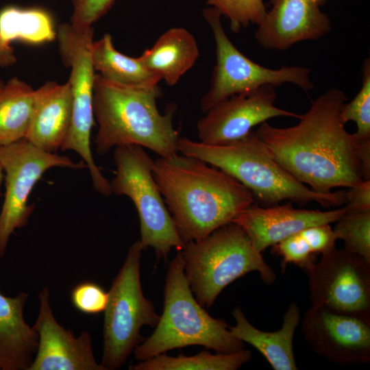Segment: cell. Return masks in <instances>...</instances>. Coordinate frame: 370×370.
I'll return each instance as SVG.
<instances>
[{
	"label": "cell",
	"mask_w": 370,
	"mask_h": 370,
	"mask_svg": "<svg viewBox=\"0 0 370 370\" xmlns=\"http://www.w3.org/2000/svg\"><path fill=\"white\" fill-rule=\"evenodd\" d=\"M347 101L342 90L330 88L312 101L297 125L281 128L266 121L256 134L286 171L314 191L352 187L364 180L363 140L349 133L340 120Z\"/></svg>",
	"instance_id": "6da1fadb"
},
{
	"label": "cell",
	"mask_w": 370,
	"mask_h": 370,
	"mask_svg": "<svg viewBox=\"0 0 370 370\" xmlns=\"http://www.w3.org/2000/svg\"><path fill=\"white\" fill-rule=\"evenodd\" d=\"M153 175L185 243L205 238L255 201L229 174L182 153L155 160Z\"/></svg>",
	"instance_id": "7a4b0ae2"
},
{
	"label": "cell",
	"mask_w": 370,
	"mask_h": 370,
	"mask_svg": "<svg viewBox=\"0 0 370 370\" xmlns=\"http://www.w3.org/2000/svg\"><path fill=\"white\" fill-rule=\"evenodd\" d=\"M153 88L126 86L108 82L96 74L93 90L94 116L99 128L95 138L98 154L123 145L146 147L161 158L179 153V132L173 124L174 108L159 111Z\"/></svg>",
	"instance_id": "3957f363"
},
{
	"label": "cell",
	"mask_w": 370,
	"mask_h": 370,
	"mask_svg": "<svg viewBox=\"0 0 370 370\" xmlns=\"http://www.w3.org/2000/svg\"><path fill=\"white\" fill-rule=\"evenodd\" d=\"M177 149L229 174L246 187L255 199L267 206L284 200L300 205L315 201L324 207L345 204V191L320 193L296 180L253 130L225 145H208L180 137Z\"/></svg>",
	"instance_id": "277c9868"
},
{
	"label": "cell",
	"mask_w": 370,
	"mask_h": 370,
	"mask_svg": "<svg viewBox=\"0 0 370 370\" xmlns=\"http://www.w3.org/2000/svg\"><path fill=\"white\" fill-rule=\"evenodd\" d=\"M201 345L217 353L244 349L226 321L211 317L195 297L184 270L181 251L169 262L164 288V307L153 332L133 352L143 361L175 348Z\"/></svg>",
	"instance_id": "5b68a950"
},
{
	"label": "cell",
	"mask_w": 370,
	"mask_h": 370,
	"mask_svg": "<svg viewBox=\"0 0 370 370\" xmlns=\"http://www.w3.org/2000/svg\"><path fill=\"white\" fill-rule=\"evenodd\" d=\"M181 254L190 288L204 308L211 307L227 286L248 273L258 272L267 285L276 280L275 273L262 253L234 222L199 241L186 243Z\"/></svg>",
	"instance_id": "8992f818"
},
{
	"label": "cell",
	"mask_w": 370,
	"mask_h": 370,
	"mask_svg": "<svg viewBox=\"0 0 370 370\" xmlns=\"http://www.w3.org/2000/svg\"><path fill=\"white\" fill-rule=\"evenodd\" d=\"M113 157L116 173L110 182L112 194L127 196L134 204L143 249L153 248L158 259H166L172 249L182 251L186 243L153 175L154 160L138 145L116 147Z\"/></svg>",
	"instance_id": "52a82bcc"
},
{
	"label": "cell",
	"mask_w": 370,
	"mask_h": 370,
	"mask_svg": "<svg viewBox=\"0 0 370 370\" xmlns=\"http://www.w3.org/2000/svg\"><path fill=\"white\" fill-rule=\"evenodd\" d=\"M143 248L139 240L130 247L108 291L104 310L101 365L106 370L120 368L142 341L140 329L156 327L160 316L143 294L140 283Z\"/></svg>",
	"instance_id": "ba28073f"
},
{
	"label": "cell",
	"mask_w": 370,
	"mask_h": 370,
	"mask_svg": "<svg viewBox=\"0 0 370 370\" xmlns=\"http://www.w3.org/2000/svg\"><path fill=\"white\" fill-rule=\"evenodd\" d=\"M93 35L92 27L80 29L71 23L60 24L56 29L62 62L71 69L68 82L73 99L71 123L60 150L77 153L89 170L95 189L104 196H110V182L97 166L90 149L95 118L93 90L97 74L91 59Z\"/></svg>",
	"instance_id": "9c48e42d"
},
{
	"label": "cell",
	"mask_w": 370,
	"mask_h": 370,
	"mask_svg": "<svg viewBox=\"0 0 370 370\" xmlns=\"http://www.w3.org/2000/svg\"><path fill=\"white\" fill-rule=\"evenodd\" d=\"M203 15L211 28L216 45V64L210 86L201 101L204 113L233 95L248 92L264 85L276 87L289 83L306 92L313 89L310 68L283 66L273 69L260 65L233 45L222 26L221 15L215 8H206Z\"/></svg>",
	"instance_id": "30bf717a"
},
{
	"label": "cell",
	"mask_w": 370,
	"mask_h": 370,
	"mask_svg": "<svg viewBox=\"0 0 370 370\" xmlns=\"http://www.w3.org/2000/svg\"><path fill=\"white\" fill-rule=\"evenodd\" d=\"M0 165L4 173L5 192L0 212V258L4 257L12 234L27 225L34 210L27 204L36 184L53 167L87 168L69 156L42 151L25 138L0 146Z\"/></svg>",
	"instance_id": "8fae6325"
},
{
	"label": "cell",
	"mask_w": 370,
	"mask_h": 370,
	"mask_svg": "<svg viewBox=\"0 0 370 370\" xmlns=\"http://www.w3.org/2000/svg\"><path fill=\"white\" fill-rule=\"evenodd\" d=\"M321 255L304 269L311 306L370 318V263L344 248Z\"/></svg>",
	"instance_id": "7c38bea8"
},
{
	"label": "cell",
	"mask_w": 370,
	"mask_h": 370,
	"mask_svg": "<svg viewBox=\"0 0 370 370\" xmlns=\"http://www.w3.org/2000/svg\"><path fill=\"white\" fill-rule=\"evenodd\" d=\"M301 321L309 347L339 365L370 362V318L311 306Z\"/></svg>",
	"instance_id": "4fadbf2b"
},
{
	"label": "cell",
	"mask_w": 370,
	"mask_h": 370,
	"mask_svg": "<svg viewBox=\"0 0 370 370\" xmlns=\"http://www.w3.org/2000/svg\"><path fill=\"white\" fill-rule=\"evenodd\" d=\"M276 97L275 87L264 85L219 103L198 121L199 141L208 145L228 144L272 118H299L300 114L275 106Z\"/></svg>",
	"instance_id": "5bb4252c"
},
{
	"label": "cell",
	"mask_w": 370,
	"mask_h": 370,
	"mask_svg": "<svg viewBox=\"0 0 370 370\" xmlns=\"http://www.w3.org/2000/svg\"><path fill=\"white\" fill-rule=\"evenodd\" d=\"M38 299V314L33 325L38 345L28 370H106L95 358L88 332L76 337L56 320L47 287L40 291Z\"/></svg>",
	"instance_id": "9a60e30c"
},
{
	"label": "cell",
	"mask_w": 370,
	"mask_h": 370,
	"mask_svg": "<svg viewBox=\"0 0 370 370\" xmlns=\"http://www.w3.org/2000/svg\"><path fill=\"white\" fill-rule=\"evenodd\" d=\"M272 8L258 25L255 38L264 49L285 50L318 40L331 30L328 16L312 0H270Z\"/></svg>",
	"instance_id": "2e32d148"
},
{
	"label": "cell",
	"mask_w": 370,
	"mask_h": 370,
	"mask_svg": "<svg viewBox=\"0 0 370 370\" xmlns=\"http://www.w3.org/2000/svg\"><path fill=\"white\" fill-rule=\"evenodd\" d=\"M346 211L345 206L328 211L297 209L291 201L266 207L252 204L232 222L238 225L254 247L262 253L269 247L306 227L334 223Z\"/></svg>",
	"instance_id": "e0dca14e"
},
{
	"label": "cell",
	"mask_w": 370,
	"mask_h": 370,
	"mask_svg": "<svg viewBox=\"0 0 370 370\" xmlns=\"http://www.w3.org/2000/svg\"><path fill=\"white\" fill-rule=\"evenodd\" d=\"M72 108L69 82H46L34 90L33 112L25 138L42 151L56 153L69 131Z\"/></svg>",
	"instance_id": "ac0fdd59"
},
{
	"label": "cell",
	"mask_w": 370,
	"mask_h": 370,
	"mask_svg": "<svg viewBox=\"0 0 370 370\" xmlns=\"http://www.w3.org/2000/svg\"><path fill=\"white\" fill-rule=\"evenodd\" d=\"M28 297L0 293V370H28L36 355L38 335L23 316Z\"/></svg>",
	"instance_id": "d6986e66"
},
{
	"label": "cell",
	"mask_w": 370,
	"mask_h": 370,
	"mask_svg": "<svg viewBox=\"0 0 370 370\" xmlns=\"http://www.w3.org/2000/svg\"><path fill=\"white\" fill-rule=\"evenodd\" d=\"M235 325L229 326L238 339L255 347L275 370H297L293 350V338L301 321L300 309L292 302L284 313L280 329L275 332L262 331L251 325L242 310L232 312Z\"/></svg>",
	"instance_id": "ffe728a7"
},
{
	"label": "cell",
	"mask_w": 370,
	"mask_h": 370,
	"mask_svg": "<svg viewBox=\"0 0 370 370\" xmlns=\"http://www.w3.org/2000/svg\"><path fill=\"white\" fill-rule=\"evenodd\" d=\"M199 55L193 34L184 28L173 27L162 34L138 58L151 74L173 86L193 67Z\"/></svg>",
	"instance_id": "44dd1931"
},
{
	"label": "cell",
	"mask_w": 370,
	"mask_h": 370,
	"mask_svg": "<svg viewBox=\"0 0 370 370\" xmlns=\"http://www.w3.org/2000/svg\"><path fill=\"white\" fill-rule=\"evenodd\" d=\"M91 59L95 72L110 82L149 88L158 86L160 81L144 66L138 57H130L117 51L109 34L93 40Z\"/></svg>",
	"instance_id": "7402d4cb"
},
{
	"label": "cell",
	"mask_w": 370,
	"mask_h": 370,
	"mask_svg": "<svg viewBox=\"0 0 370 370\" xmlns=\"http://www.w3.org/2000/svg\"><path fill=\"white\" fill-rule=\"evenodd\" d=\"M34 90L14 77L0 91V146L25 138L33 112Z\"/></svg>",
	"instance_id": "603a6c76"
},
{
	"label": "cell",
	"mask_w": 370,
	"mask_h": 370,
	"mask_svg": "<svg viewBox=\"0 0 370 370\" xmlns=\"http://www.w3.org/2000/svg\"><path fill=\"white\" fill-rule=\"evenodd\" d=\"M0 36L6 43L39 45L56 38L53 19L40 8L7 6L0 10Z\"/></svg>",
	"instance_id": "cb8c5ba5"
},
{
	"label": "cell",
	"mask_w": 370,
	"mask_h": 370,
	"mask_svg": "<svg viewBox=\"0 0 370 370\" xmlns=\"http://www.w3.org/2000/svg\"><path fill=\"white\" fill-rule=\"evenodd\" d=\"M251 358L249 350L211 354L203 350L194 356H167L165 353L130 365V370H236Z\"/></svg>",
	"instance_id": "d4e9b609"
},
{
	"label": "cell",
	"mask_w": 370,
	"mask_h": 370,
	"mask_svg": "<svg viewBox=\"0 0 370 370\" xmlns=\"http://www.w3.org/2000/svg\"><path fill=\"white\" fill-rule=\"evenodd\" d=\"M336 223L333 230L344 249L370 263V210H347Z\"/></svg>",
	"instance_id": "484cf974"
},
{
	"label": "cell",
	"mask_w": 370,
	"mask_h": 370,
	"mask_svg": "<svg viewBox=\"0 0 370 370\" xmlns=\"http://www.w3.org/2000/svg\"><path fill=\"white\" fill-rule=\"evenodd\" d=\"M344 125L349 121L356 123L354 134L361 140L370 139V59L365 58L362 67L361 87L350 102H345L339 112Z\"/></svg>",
	"instance_id": "4316f807"
},
{
	"label": "cell",
	"mask_w": 370,
	"mask_h": 370,
	"mask_svg": "<svg viewBox=\"0 0 370 370\" xmlns=\"http://www.w3.org/2000/svg\"><path fill=\"white\" fill-rule=\"evenodd\" d=\"M206 4L230 20L234 33L250 23L258 25L267 14L263 0H207Z\"/></svg>",
	"instance_id": "83f0119b"
},
{
	"label": "cell",
	"mask_w": 370,
	"mask_h": 370,
	"mask_svg": "<svg viewBox=\"0 0 370 370\" xmlns=\"http://www.w3.org/2000/svg\"><path fill=\"white\" fill-rule=\"evenodd\" d=\"M271 252L281 258L283 272L288 264L297 265L304 270L315 262L316 255L299 232L273 245Z\"/></svg>",
	"instance_id": "f1b7e54d"
},
{
	"label": "cell",
	"mask_w": 370,
	"mask_h": 370,
	"mask_svg": "<svg viewBox=\"0 0 370 370\" xmlns=\"http://www.w3.org/2000/svg\"><path fill=\"white\" fill-rule=\"evenodd\" d=\"M71 299L80 312L97 314L104 312L108 301V292L97 283L86 281L73 287Z\"/></svg>",
	"instance_id": "f546056e"
},
{
	"label": "cell",
	"mask_w": 370,
	"mask_h": 370,
	"mask_svg": "<svg viewBox=\"0 0 370 370\" xmlns=\"http://www.w3.org/2000/svg\"><path fill=\"white\" fill-rule=\"evenodd\" d=\"M73 11L70 23L77 28L92 27L102 17L116 0H72Z\"/></svg>",
	"instance_id": "4dcf8cb0"
},
{
	"label": "cell",
	"mask_w": 370,
	"mask_h": 370,
	"mask_svg": "<svg viewBox=\"0 0 370 370\" xmlns=\"http://www.w3.org/2000/svg\"><path fill=\"white\" fill-rule=\"evenodd\" d=\"M299 232L315 255L321 254L335 247L337 238L329 223L310 226Z\"/></svg>",
	"instance_id": "1f68e13d"
},
{
	"label": "cell",
	"mask_w": 370,
	"mask_h": 370,
	"mask_svg": "<svg viewBox=\"0 0 370 370\" xmlns=\"http://www.w3.org/2000/svg\"><path fill=\"white\" fill-rule=\"evenodd\" d=\"M348 188L347 191H345L347 210H370V180H363Z\"/></svg>",
	"instance_id": "d6a6232c"
},
{
	"label": "cell",
	"mask_w": 370,
	"mask_h": 370,
	"mask_svg": "<svg viewBox=\"0 0 370 370\" xmlns=\"http://www.w3.org/2000/svg\"><path fill=\"white\" fill-rule=\"evenodd\" d=\"M16 62V56L10 44L4 42L0 36V67L5 68Z\"/></svg>",
	"instance_id": "836d02e7"
},
{
	"label": "cell",
	"mask_w": 370,
	"mask_h": 370,
	"mask_svg": "<svg viewBox=\"0 0 370 370\" xmlns=\"http://www.w3.org/2000/svg\"><path fill=\"white\" fill-rule=\"evenodd\" d=\"M3 180H4V173L0 165V188H1V186ZM0 195H1V192H0Z\"/></svg>",
	"instance_id": "e575fe53"
},
{
	"label": "cell",
	"mask_w": 370,
	"mask_h": 370,
	"mask_svg": "<svg viewBox=\"0 0 370 370\" xmlns=\"http://www.w3.org/2000/svg\"><path fill=\"white\" fill-rule=\"evenodd\" d=\"M5 85V83L3 82V81H2L1 79H0V91L1 90V89L3 88Z\"/></svg>",
	"instance_id": "d590c367"
},
{
	"label": "cell",
	"mask_w": 370,
	"mask_h": 370,
	"mask_svg": "<svg viewBox=\"0 0 370 370\" xmlns=\"http://www.w3.org/2000/svg\"><path fill=\"white\" fill-rule=\"evenodd\" d=\"M312 1H314L317 2V3H319V1L320 0H312Z\"/></svg>",
	"instance_id": "8d00e7d4"
}]
</instances>
